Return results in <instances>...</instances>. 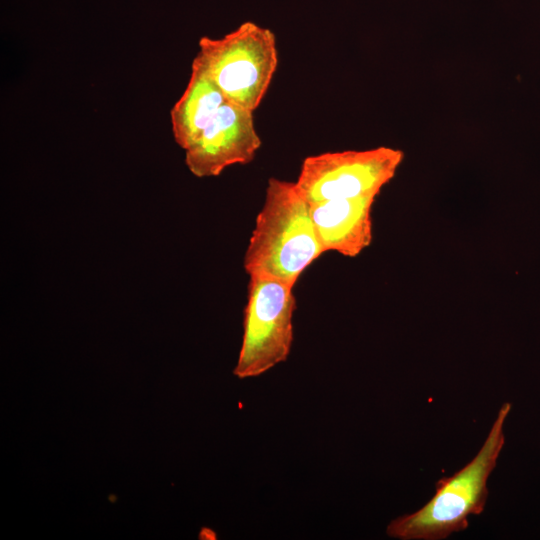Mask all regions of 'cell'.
<instances>
[{"label": "cell", "mask_w": 540, "mask_h": 540, "mask_svg": "<svg viewBox=\"0 0 540 540\" xmlns=\"http://www.w3.org/2000/svg\"><path fill=\"white\" fill-rule=\"evenodd\" d=\"M293 288L269 276H250L242 345L233 370L238 378L257 377L287 360L294 339Z\"/></svg>", "instance_id": "obj_4"}, {"label": "cell", "mask_w": 540, "mask_h": 540, "mask_svg": "<svg viewBox=\"0 0 540 540\" xmlns=\"http://www.w3.org/2000/svg\"><path fill=\"white\" fill-rule=\"evenodd\" d=\"M403 159L401 150L386 146L311 155L303 160L295 183L309 203L377 197Z\"/></svg>", "instance_id": "obj_5"}, {"label": "cell", "mask_w": 540, "mask_h": 540, "mask_svg": "<svg viewBox=\"0 0 540 540\" xmlns=\"http://www.w3.org/2000/svg\"><path fill=\"white\" fill-rule=\"evenodd\" d=\"M253 111L226 101L201 135L185 150V163L197 177L221 174L251 162L261 146Z\"/></svg>", "instance_id": "obj_6"}, {"label": "cell", "mask_w": 540, "mask_h": 540, "mask_svg": "<svg viewBox=\"0 0 540 540\" xmlns=\"http://www.w3.org/2000/svg\"><path fill=\"white\" fill-rule=\"evenodd\" d=\"M512 404L503 403L475 457L435 484L434 496L419 510L392 520L389 537L400 540H443L467 529L468 517L480 515L488 499V478L505 444L504 424Z\"/></svg>", "instance_id": "obj_2"}, {"label": "cell", "mask_w": 540, "mask_h": 540, "mask_svg": "<svg viewBox=\"0 0 540 540\" xmlns=\"http://www.w3.org/2000/svg\"><path fill=\"white\" fill-rule=\"evenodd\" d=\"M196 58L228 102L255 111L278 66L274 33L245 22L219 39L202 37Z\"/></svg>", "instance_id": "obj_3"}, {"label": "cell", "mask_w": 540, "mask_h": 540, "mask_svg": "<svg viewBox=\"0 0 540 540\" xmlns=\"http://www.w3.org/2000/svg\"><path fill=\"white\" fill-rule=\"evenodd\" d=\"M226 101L202 63L195 57L186 89L170 113L176 143L184 150L192 145Z\"/></svg>", "instance_id": "obj_8"}, {"label": "cell", "mask_w": 540, "mask_h": 540, "mask_svg": "<svg viewBox=\"0 0 540 540\" xmlns=\"http://www.w3.org/2000/svg\"><path fill=\"white\" fill-rule=\"evenodd\" d=\"M322 253L310 203L295 182L270 178L244 253L245 271L295 286Z\"/></svg>", "instance_id": "obj_1"}, {"label": "cell", "mask_w": 540, "mask_h": 540, "mask_svg": "<svg viewBox=\"0 0 540 540\" xmlns=\"http://www.w3.org/2000/svg\"><path fill=\"white\" fill-rule=\"evenodd\" d=\"M375 196L310 203L312 222L323 252L356 257L372 242Z\"/></svg>", "instance_id": "obj_7"}]
</instances>
